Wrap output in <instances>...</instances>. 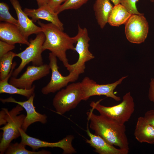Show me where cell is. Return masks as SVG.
I'll list each match as a JSON object with an SVG mask.
<instances>
[{
    "label": "cell",
    "instance_id": "obj_1",
    "mask_svg": "<svg viewBox=\"0 0 154 154\" xmlns=\"http://www.w3.org/2000/svg\"><path fill=\"white\" fill-rule=\"evenodd\" d=\"M92 109L86 113L90 121L89 127L95 134L102 137L109 144L129 151L128 139L124 124L100 114H94Z\"/></svg>",
    "mask_w": 154,
    "mask_h": 154
},
{
    "label": "cell",
    "instance_id": "obj_2",
    "mask_svg": "<svg viewBox=\"0 0 154 154\" xmlns=\"http://www.w3.org/2000/svg\"><path fill=\"white\" fill-rule=\"evenodd\" d=\"M37 23L45 37L43 45L44 50L50 51L66 67L69 64L66 52L69 50L74 51V44L76 43V36L70 37L51 23L45 24L38 20Z\"/></svg>",
    "mask_w": 154,
    "mask_h": 154
},
{
    "label": "cell",
    "instance_id": "obj_3",
    "mask_svg": "<svg viewBox=\"0 0 154 154\" xmlns=\"http://www.w3.org/2000/svg\"><path fill=\"white\" fill-rule=\"evenodd\" d=\"M102 100L90 104L92 109L97 110L100 114L122 124L130 119L135 110V104L130 92L123 97L122 101L119 104L108 107L100 104Z\"/></svg>",
    "mask_w": 154,
    "mask_h": 154
},
{
    "label": "cell",
    "instance_id": "obj_4",
    "mask_svg": "<svg viewBox=\"0 0 154 154\" xmlns=\"http://www.w3.org/2000/svg\"><path fill=\"white\" fill-rule=\"evenodd\" d=\"M23 108L18 104L10 111L5 108L7 123L0 129L3 131L0 143V153L5 152L11 141L21 136L19 128H21L26 116L19 115Z\"/></svg>",
    "mask_w": 154,
    "mask_h": 154
},
{
    "label": "cell",
    "instance_id": "obj_5",
    "mask_svg": "<svg viewBox=\"0 0 154 154\" xmlns=\"http://www.w3.org/2000/svg\"><path fill=\"white\" fill-rule=\"evenodd\" d=\"M83 99L81 82L73 83L56 93L53 99L52 104L56 112L62 115L75 108Z\"/></svg>",
    "mask_w": 154,
    "mask_h": 154
},
{
    "label": "cell",
    "instance_id": "obj_6",
    "mask_svg": "<svg viewBox=\"0 0 154 154\" xmlns=\"http://www.w3.org/2000/svg\"><path fill=\"white\" fill-rule=\"evenodd\" d=\"M36 35L34 39L30 40L29 44L25 50L16 54V57L20 58L21 61L19 66L13 72V76L17 77L26 65L31 62L33 65L36 66H40L43 64L42 54L44 51L43 45L45 37L42 32Z\"/></svg>",
    "mask_w": 154,
    "mask_h": 154
},
{
    "label": "cell",
    "instance_id": "obj_7",
    "mask_svg": "<svg viewBox=\"0 0 154 154\" xmlns=\"http://www.w3.org/2000/svg\"><path fill=\"white\" fill-rule=\"evenodd\" d=\"M76 36V44L74 51L78 53V58L76 63L72 64H69L66 68L69 72L74 71L80 74L84 72L86 63L93 59L94 56L89 50V42L90 39L87 29L82 28L78 25V32Z\"/></svg>",
    "mask_w": 154,
    "mask_h": 154
},
{
    "label": "cell",
    "instance_id": "obj_8",
    "mask_svg": "<svg viewBox=\"0 0 154 154\" xmlns=\"http://www.w3.org/2000/svg\"><path fill=\"white\" fill-rule=\"evenodd\" d=\"M48 59V65L51 71V76L50 82L41 89V92L44 95L54 93L60 90L67 86L69 82L76 81L80 75L77 71H74L69 72L67 76H62L58 70L57 57L50 52Z\"/></svg>",
    "mask_w": 154,
    "mask_h": 154
},
{
    "label": "cell",
    "instance_id": "obj_9",
    "mask_svg": "<svg viewBox=\"0 0 154 154\" xmlns=\"http://www.w3.org/2000/svg\"><path fill=\"white\" fill-rule=\"evenodd\" d=\"M127 77H123L114 83L106 84H97L89 77H85L80 82L83 92V100H86L92 96L104 95L116 101H120V98L116 96L114 91L117 86Z\"/></svg>",
    "mask_w": 154,
    "mask_h": 154
},
{
    "label": "cell",
    "instance_id": "obj_10",
    "mask_svg": "<svg viewBox=\"0 0 154 154\" xmlns=\"http://www.w3.org/2000/svg\"><path fill=\"white\" fill-rule=\"evenodd\" d=\"M149 30L148 22L144 14H132L125 24V32L130 42L140 44L147 38Z\"/></svg>",
    "mask_w": 154,
    "mask_h": 154
},
{
    "label": "cell",
    "instance_id": "obj_11",
    "mask_svg": "<svg viewBox=\"0 0 154 154\" xmlns=\"http://www.w3.org/2000/svg\"><path fill=\"white\" fill-rule=\"evenodd\" d=\"M19 131L21 142L30 147L34 150L42 147H58L63 150V154H72L76 153L72 145V141L74 138L73 135H68L57 142H49L29 136L21 128H19Z\"/></svg>",
    "mask_w": 154,
    "mask_h": 154
},
{
    "label": "cell",
    "instance_id": "obj_12",
    "mask_svg": "<svg viewBox=\"0 0 154 154\" xmlns=\"http://www.w3.org/2000/svg\"><path fill=\"white\" fill-rule=\"evenodd\" d=\"M50 70L49 65L46 64L40 66H29L19 78L11 77L9 83L18 88L30 89L32 87L35 81L46 76Z\"/></svg>",
    "mask_w": 154,
    "mask_h": 154
},
{
    "label": "cell",
    "instance_id": "obj_13",
    "mask_svg": "<svg viewBox=\"0 0 154 154\" xmlns=\"http://www.w3.org/2000/svg\"><path fill=\"white\" fill-rule=\"evenodd\" d=\"M35 97V94H34L27 100L24 101H17L12 96L5 99H0L1 102L3 103H16L21 106L25 109L27 115L21 128L25 132L30 125L35 122H40L44 124L47 121V117L46 114L39 113L36 111L33 104Z\"/></svg>",
    "mask_w": 154,
    "mask_h": 154
},
{
    "label": "cell",
    "instance_id": "obj_14",
    "mask_svg": "<svg viewBox=\"0 0 154 154\" xmlns=\"http://www.w3.org/2000/svg\"><path fill=\"white\" fill-rule=\"evenodd\" d=\"M9 1L17 14L18 22V27L26 39L28 40L29 37L32 34H37L42 32L41 28L35 24L22 10L18 0H9Z\"/></svg>",
    "mask_w": 154,
    "mask_h": 154
},
{
    "label": "cell",
    "instance_id": "obj_15",
    "mask_svg": "<svg viewBox=\"0 0 154 154\" xmlns=\"http://www.w3.org/2000/svg\"><path fill=\"white\" fill-rule=\"evenodd\" d=\"M24 11L34 23L39 19L46 20L53 24L60 30L64 29L63 24L58 18V14L48 5L37 9L25 8Z\"/></svg>",
    "mask_w": 154,
    "mask_h": 154
},
{
    "label": "cell",
    "instance_id": "obj_16",
    "mask_svg": "<svg viewBox=\"0 0 154 154\" xmlns=\"http://www.w3.org/2000/svg\"><path fill=\"white\" fill-rule=\"evenodd\" d=\"M86 131L90 139L86 142L94 148L95 151L99 154H127L129 151L119 148H117L107 142L99 135L91 133L88 123Z\"/></svg>",
    "mask_w": 154,
    "mask_h": 154
},
{
    "label": "cell",
    "instance_id": "obj_17",
    "mask_svg": "<svg viewBox=\"0 0 154 154\" xmlns=\"http://www.w3.org/2000/svg\"><path fill=\"white\" fill-rule=\"evenodd\" d=\"M0 39L13 45L19 43L28 46L30 44L17 26L5 22L0 23Z\"/></svg>",
    "mask_w": 154,
    "mask_h": 154
},
{
    "label": "cell",
    "instance_id": "obj_18",
    "mask_svg": "<svg viewBox=\"0 0 154 154\" xmlns=\"http://www.w3.org/2000/svg\"><path fill=\"white\" fill-rule=\"evenodd\" d=\"M134 135L140 143L154 144V126L149 124L144 117L138 118Z\"/></svg>",
    "mask_w": 154,
    "mask_h": 154
},
{
    "label": "cell",
    "instance_id": "obj_19",
    "mask_svg": "<svg viewBox=\"0 0 154 154\" xmlns=\"http://www.w3.org/2000/svg\"><path fill=\"white\" fill-rule=\"evenodd\" d=\"M17 65L15 62L13 63L12 66L9 74L4 79L0 80V93H7L10 94H17L23 96L28 99L33 94L35 89V85H33L30 89H24L18 88L8 82L9 78Z\"/></svg>",
    "mask_w": 154,
    "mask_h": 154
},
{
    "label": "cell",
    "instance_id": "obj_20",
    "mask_svg": "<svg viewBox=\"0 0 154 154\" xmlns=\"http://www.w3.org/2000/svg\"><path fill=\"white\" fill-rule=\"evenodd\" d=\"M114 6L110 0H96L93 5L95 15L98 25L103 29Z\"/></svg>",
    "mask_w": 154,
    "mask_h": 154
},
{
    "label": "cell",
    "instance_id": "obj_21",
    "mask_svg": "<svg viewBox=\"0 0 154 154\" xmlns=\"http://www.w3.org/2000/svg\"><path fill=\"white\" fill-rule=\"evenodd\" d=\"M131 15L121 4L114 5L109 15L108 23L111 26L119 27L125 24Z\"/></svg>",
    "mask_w": 154,
    "mask_h": 154
},
{
    "label": "cell",
    "instance_id": "obj_22",
    "mask_svg": "<svg viewBox=\"0 0 154 154\" xmlns=\"http://www.w3.org/2000/svg\"><path fill=\"white\" fill-rule=\"evenodd\" d=\"M16 53L10 51L0 58V79H5L9 73L13 64V58Z\"/></svg>",
    "mask_w": 154,
    "mask_h": 154
},
{
    "label": "cell",
    "instance_id": "obj_23",
    "mask_svg": "<svg viewBox=\"0 0 154 154\" xmlns=\"http://www.w3.org/2000/svg\"><path fill=\"white\" fill-rule=\"evenodd\" d=\"M26 145L21 142L20 143H11L6 149V154H49L48 151L42 150L38 151H31L25 148Z\"/></svg>",
    "mask_w": 154,
    "mask_h": 154
},
{
    "label": "cell",
    "instance_id": "obj_24",
    "mask_svg": "<svg viewBox=\"0 0 154 154\" xmlns=\"http://www.w3.org/2000/svg\"><path fill=\"white\" fill-rule=\"evenodd\" d=\"M8 5L3 2L0 3V21L15 25L17 27V20L13 17L9 12Z\"/></svg>",
    "mask_w": 154,
    "mask_h": 154
},
{
    "label": "cell",
    "instance_id": "obj_25",
    "mask_svg": "<svg viewBox=\"0 0 154 154\" xmlns=\"http://www.w3.org/2000/svg\"><path fill=\"white\" fill-rule=\"evenodd\" d=\"M89 0H66L56 11L58 14L68 9H76L80 8Z\"/></svg>",
    "mask_w": 154,
    "mask_h": 154
},
{
    "label": "cell",
    "instance_id": "obj_26",
    "mask_svg": "<svg viewBox=\"0 0 154 154\" xmlns=\"http://www.w3.org/2000/svg\"><path fill=\"white\" fill-rule=\"evenodd\" d=\"M139 0H120V4L123 6L131 14L141 15L136 7V3Z\"/></svg>",
    "mask_w": 154,
    "mask_h": 154
},
{
    "label": "cell",
    "instance_id": "obj_27",
    "mask_svg": "<svg viewBox=\"0 0 154 154\" xmlns=\"http://www.w3.org/2000/svg\"><path fill=\"white\" fill-rule=\"evenodd\" d=\"M15 48L14 45L9 44L0 40V58L3 55L13 50Z\"/></svg>",
    "mask_w": 154,
    "mask_h": 154
},
{
    "label": "cell",
    "instance_id": "obj_28",
    "mask_svg": "<svg viewBox=\"0 0 154 154\" xmlns=\"http://www.w3.org/2000/svg\"><path fill=\"white\" fill-rule=\"evenodd\" d=\"M66 0H48V5L55 12L63 2Z\"/></svg>",
    "mask_w": 154,
    "mask_h": 154
},
{
    "label": "cell",
    "instance_id": "obj_29",
    "mask_svg": "<svg viewBox=\"0 0 154 154\" xmlns=\"http://www.w3.org/2000/svg\"><path fill=\"white\" fill-rule=\"evenodd\" d=\"M144 117L149 124L154 126V110H151L146 112Z\"/></svg>",
    "mask_w": 154,
    "mask_h": 154
},
{
    "label": "cell",
    "instance_id": "obj_30",
    "mask_svg": "<svg viewBox=\"0 0 154 154\" xmlns=\"http://www.w3.org/2000/svg\"><path fill=\"white\" fill-rule=\"evenodd\" d=\"M148 96L149 100L154 102V79L153 78L151 79L149 83Z\"/></svg>",
    "mask_w": 154,
    "mask_h": 154
},
{
    "label": "cell",
    "instance_id": "obj_31",
    "mask_svg": "<svg viewBox=\"0 0 154 154\" xmlns=\"http://www.w3.org/2000/svg\"><path fill=\"white\" fill-rule=\"evenodd\" d=\"M6 111L5 108H3L0 112V125H5L7 123L6 119Z\"/></svg>",
    "mask_w": 154,
    "mask_h": 154
},
{
    "label": "cell",
    "instance_id": "obj_32",
    "mask_svg": "<svg viewBox=\"0 0 154 154\" xmlns=\"http://www.w3.org/2000/svg\"><path fill=\"white\" fill-rule=\"evenodd\" d=\"M38 7L48 5V0H36Z\"/></svg>",
    "mask_w": 154,
    "mask_h": 154
},
{
    "label": "cell",
    "instance_id": "obj_33",
    "mask_svg": "<svg viewBox=\"0 0 154 154\" xmlns=\"http://www.w3.org/2000/svg\"><path fill=\"white\" fill-rule=\"evenodd\" d=\"M114 4V5L120 4V0H110Z\"/></svg>",
    "mask_w": 154,
    "mask_h": 154
},
{
    "label": "cell",
    "instance_id": "obj_34",
    "mask_svg": "<svg viewBox=\"0 0 154 154\" xmlns=\"http://www.w3.org/2000/svg\"><path fill=\"white\" fill-rule=\"evenodd\" d=\"M150 2H154V0H149Z\"/></svg>",
    "mask_w": 154,
    "mask_h": 154
}]
</instances>
